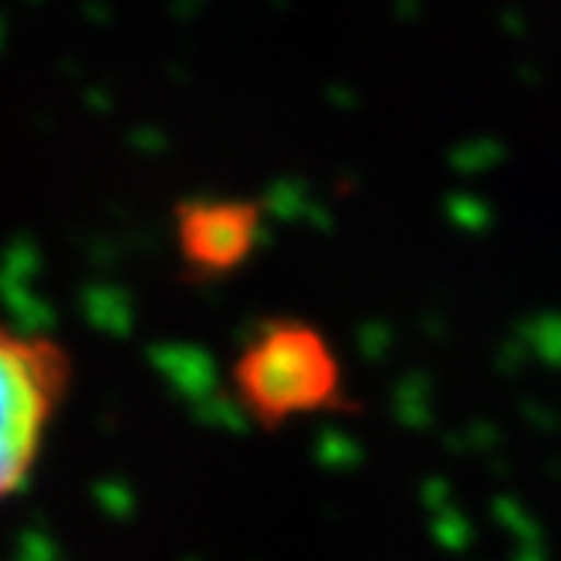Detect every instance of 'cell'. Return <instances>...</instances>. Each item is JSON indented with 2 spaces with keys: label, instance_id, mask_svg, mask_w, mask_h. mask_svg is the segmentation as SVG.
<instances>
[{
  "label": "cell",
  "instance_id": "obj_1",
  "mask_svg": "<svg viewBox=\"0 0 561 561\" xmlns=\"http://www.w3.org/2000/svg\"><path fill=\"white\" fill-rule=\"evenodd\" d=\"M230 386L244 413L285 426L342 403L345 369L332 339L301 318H267L248 329L230 363Z\"/></svg>",
  "mask_w": 561,
  "mask_h": 561
},
{
  "label": "cell",
  "instance_id": "obj_2",
  "mask_svg": "<svg viewBox=\"0 0 561 561\" xmlns=\"http://www.w3.org/2000/svg\"><path fill=\"white\" fill-rule=\"evenodd\" d=\"M71 379V355L58 339L0 322V504L31 484Z\"/></svg>",
  "mask_w": 561,
  "mask_h": 561
},
{
  "label": "cell",
  "instance_id": "obj_3",
  "mask_svg": "<svg viewBox=\"0 0 561 561\" xmlns=\"http://www.w3.org/2000/svg\"><path fill=\"white\" fill-rule=\"evenodd\" d=\"M264 210L244 196H190L173 210V251L193 277L240 271L261 244Z\"/></svg>",
  "mask_w": 561,
  "mask_h": 561
}]
</instances>
